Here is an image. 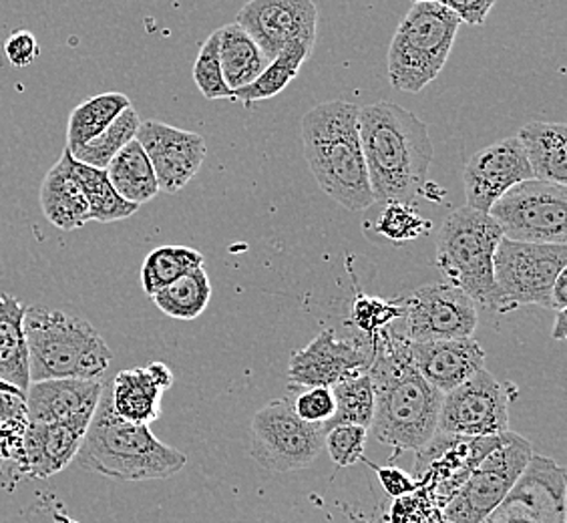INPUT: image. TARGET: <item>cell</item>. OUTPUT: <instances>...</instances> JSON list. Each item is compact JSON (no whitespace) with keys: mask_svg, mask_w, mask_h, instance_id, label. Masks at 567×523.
Here are the masks:
<instances>
[{"mask_svg":"<svg viewBox=\"0 0 567 523\" xmlns=\"http://www.w3.org/2000/svg\"><path fill=\"white\" fill-rule=\"evenodd\" d=\"M374 414L371 431L381 445L421 451L436 433L443 394L419 375L411 359L409 340L393 327L369 337Z\"/></svg>","mask_w":567,"mask_h":523,"instance_id":"obj_1","label":"cell"},{"mask_svg":"<svg viewBox=\"0 0 567 523\" xmlns=\"http://www.w3.org/2000/svg\"><path fill=\"white\" fill-rule=\"evenodd\" d=\"M359 133L374 206H415L435 157L425 121L393 101H379L360 107Z\"/></svg>","mask_w":567,"mask_h":523,"instance_id":"obj_2","label":"cell"},{"mask_svg":"<svg viewBox=\"0 0 567 523\" xmlns=\"http://www.w3.org/2000/svg\"><path fill=\"white\" fill-rule=\"evenodd\" d=\"M357 103L334 99L302 117L306 164L318 186L349 212L374 206L369 172L362 155Z\"/></svg>","mask_w":567,"mask_h":523,"instance_id":"obj_3","label":"cell"},{"mask_svg":"<svg viewBox=\"0 0 567 523\" xmlns=\"http://www.w3.org/2000/svg\"><path fill=\"white\" fill-rule=\"evenodd\" d=\"M73 461L79 468L111 480L152 481L174 478L186 468L187 455L159 441L150 425L121 419L111 407L110 387H103Z\"/></svg>","mask_w":567,"mask_h":523,"instance_id":"obj_4","label":"cell"},{"mask_svg":"<svg viewBox=\"0 0 567 523\" xmlns=\"http://www.w3.org/2000/svg\"><path fill=\"white\" fill-rule=\"evenodd\" d=\"M24 338L31 382L49 379H99L113 352L85 318L51 308H27Z\"/></svg>","mask_w":567,"mask_h":523,"instance_id":"obj_5","label":"cell"},{"mask_svg":"<svg viewBox=\"0 0 567 523\" xmlns=\"http://www.w3.org/2000/svg\"><path fill=\"white\" fill-rule=\"evenodd\" d=\"M502 238V229L489 214L463 206L441 224L436 240V268L445 280L461 288L475 306L495 312L499 293L493 278V256Z\"/></svg>","mask_w":567,"mask_h":523,"instance_id":"obj_6","label":"cell"},{"mask_svg":"<svg viewBox=\"0 0 567 523\" xmlns=\"http://www.w3.org/2000/svg\"><path fill=\"white\" fill-rule=\"evenodd\" d=\"M461 24L436 2H413L389 47L391 85L403 93H421L431 85L447 65Z\"/></svg>","mask_w":567,"mask_h":523,"instance_id":"obj_7","label":"cell"},{"mask_svg":"<svg viewBox=\"0 0 567 523\" xmlns=\"http://www.w3.org/2000/svg\"><path fill=\"white\" fill-rule=\"evenodd\" d=\"M567 268V244H527L502 238L493 256V278L499 293L497 315L522 306L551 308V286Z\"/></svg>","mask_w":567,"mask_h":523,"instance_id":"obj_8","label":"cell"},{"mask_svg":"<svg viewBox=\"0 0 567 523\" xmlns=\"http://www.w3.org/2000/svg\"><path fill=\"white\" fill-rule=\"evenodd\" d=\"M534 455V445L525 437L507 431L443 505L447 523L483 522L505 500Z\"/></svg>","mask_w":567,"mask_h":523,"instance_id":"obj_9","label":"cell"},{"mask_svg":"<svg viewBox=\"0 0 567 523\" xmlns=\"http://www.w3.org/2000/svg\"><path fill=\"white\" fill-rule=\"evenodd\" d=\"M322 448L324 431L302 421L288 399H274L251 417L250 458L270 473L310 468Z\"/></svg>","mask_w":567,"mask_h":523,"instance_id":"obj_10","label":"cell"},{"mask_svg":"<svg viewBox=\"0 0 567 523\" xmlns=\"http://www.w3.org/2000/svg\"><path fill=\"white\" fill-rule=\"evenodd\" d=\"M503 238L527 244H567V187L525 180L489 209Z\"/></svg>","mask_w":567,"mask_h":523,"instance_id":"obj_11","label":"cell"},{"mask_svg":"<svg viewBox=\"0 0 567 523\" xmlns=\"http://www.w3.org/2000/svg\"><path fill=\"white\" fill-rule=\"evenodd\" d=\"M396 302L403 308V337L411 342L471 338L480 322L475 302L447 280L423 284Z\"/></svg>","mask_w":567,"mask_h":523,"instance_id":"obj_12","label":"cell"},{"mask_svg":"<svg viewBox=\"0 0 567 523\" xmlns=\"http://www.w3.org/2000/svg\"><path fill=\"white\" fill-rule=\"evenodd\" d=\"M481 369L443 394L436 431L458 437H492L509 431V401L515 391Z\"/></svg>","mask_w":567,"mask_h":523,"instance_id":"obj_13","label":"cell"},{"mask_svg":"<svg viewBox=\"0 0 567 523\" xmlns=\"http://www.w3.org/2000/svg\"><path fill=\"white\" fill-rule=\"evenodd\" d=\"M566 469L534 455L519 480L481 523H567Z\"/></svg>","mask_w":567,"mask_h":523,"instance_id":"obj_14","label":"cell"},{"mask_svg":"<svg viewBox=\"0 0 567 523\" xmlns=\"http://www.w3.org/2000/svg\"><path fill=\"white\" fill-rule=\"evenodd\" d=\"M236 24L250 34L270 63L295 41L317 43L318 9L312 0H248Z\"/></svg>","mask_w":567,"mask_h":523,"instance_id":"obj_15","label":"cell"},{"mask_svg":"<svg viewBox=\"0 0 567 523\" xmlns=\"http://www.w3.org/2000/svg\"><path fill=\"white\" fill-rule=\"evenodd\" d=\"M371 367V342L369 337L360 340H342L332 328L318 335L305 349L290 355L288 379L295 389L334 387L337 382L369 371Z\"/></svg>","mask_w":567,"mask_h":523,"instance_id":"obj_16","label":"cell"},{"mask_svg":"<svg viewBox=\"0 0 567 523\" xmlns=\"http://www.w3.org/2000/svg\"><path fill=\"white\" fill-rule=\"evenodd\" d=\"M135 140L152 162L159 192L179 194L206 160V140L194 131L177 130L164 121H142Z\"/></svg>","mask_w":567,"mask_h":523,"instance_id":"obj_17","label":"cell"},{"mask_svg":"<svg viewBox=\"0 0 567 523\" xmlns=\"http://www.w3.org/2000/svg\"><path fill=\"white\" fill-rule=\"evenodd\" d=\"M525 180H534L522 143L513 137L483 147L465 165L463 184L467 206L489 214L493 204Z\"/></svg>","mask_w":567,"mask_h":523,"instance_id":"obj_18","label":"cell"},{"mask_svg":"<svg viewBox=\"0 0 567 523\" xmlns=\"http://www.w3.org/2000/svg\"><path fill=\"white\" fill-rule=\"evenodd\" d=\"M103 382L99 379H49L31 382L24 392L29 423H56L85 419L91 421L97 409Z\"/></svg>","mask_w":567,"mask_h":523,"instance_id":"obj_19","label":"cell"},{"mask_svg":"<svg viewBox=\"0 0 567 523\" xmlns=\"http://www.w3.org/2000/svg\"><path fill=\"white\" fill-rule=\"evenodd\" d=\"M409 350L419 375L441 394L485 369V350L473 337L433 342L409 340Z\"/></svg>","mask_w":567,"mask_h":523,"instance_id":"obj_20","label":"cell"},{"mask_svg":"<svg viewBox=\"0 0 567 523\" xmlns=\"http://www.w3.org/2000/svg\"><path fill=\"white\" fill-rule=\"evenodd\" d=\"M91 421L73 419L56 423H29L22 435V473L47 480L75 459Z\"/></svg>","mask_w":567,"mask_h":523,"instance_id":"obj_21","label":"cell"},{"mask_svg":"<svg viewBox=\"0 0 567 523\" xmlns=\"http://www.w3.org/2000/svg\"><path fill=\"white\" fill-rule=\"evenodd\" d=\"M41 209L44 218L63 232L83 228L91 219L89 204L73 170V155H61L41 186Z\"/></svg>","mask_w":567,"mask_h":523,"instance_id":"obj_22","label":"cell"},{"mask_svg":"<svg viewBox=\"0 0 567 523\" xmlns=\"http://www.w3.org/2000/svg\"><path fill=\"white\" fill-rule=\"evenodd\" d=\"M534 180L567 186V125L532 121L515 135Z\"/></svg>","mask_w":567,"mask_h":523,"instance_id":"obj_23","label":"cell"},{"mask_svg":"<svg viewBox=\"0 0 567 523\" xmlns=\"http://www.w3.org/2000/svg\"><path fill=\"white\" fill-rule=\"evenodd\" d=\"M24 315L27 306L19 298L0 293V379L22 392L31 384Z\"/></svg>","mask_w":567,"mask_h":523,"instance_id":"obj_24","label":"cell"},{"mask_svg":"<svg viewBox=\"0 0 567 523\" xmlns=\"http://www.w3.org/2000/svg\"><path fill=\"white\" fill-rule=\"evenodd\" d=\"M164 392L145 367L127 369L121 371L110 384L111 407L125 421L152 425L162 414Z\"/></svg>","mask_w":567,"mask_h":523,"instance_id":"obj_25","label":"cell"},{"mask_svg":"<svg viewBox=\"0 0 567 523\" xmlns=\"http://www.w3.org/2000/svg\"><path fill=\"white\" fill-rule=\"evenodd\" d=\"M111 186L123 199L132 202L135 206H142L152 202L153 197L159 194L157 177L153 172L152 162L147 153L143 152L137 140L127 143L121 150L110 165L105 167Z\"/></svg>","mask_w":567,"mask_h":523,"instance_id":"obj_26","label":"cell"},{"mask_svg":"<svg viewBox=\"0 0 567 523\" xmlns=\"http://www.w3.org/2000/svg\"><path fill=\"white\" fill-rule=\"evenodd\" d=\"M218 33L219 65L228 88L238 91L250 85L268 65L260 47L236 22L221 27Z\"/></svg>","mask_w":567,"mask_h":523,"instance_id":"obj_27","label":"cell"},{"mask_svg":"<svg viewBox=\"0 0 567 523\" xmlns=\"http://www.w3.org/2000/svg\"><path fill=\"white\" fill-rule=\"evenodd\" d=\"M312 51H315V44L305 43V41L288 44L282 53H278V57L266 65L256 81L234 91V101H240L248 107L256 101H266L280 95L284 89L298 76L302 65L312 55Z\"/></svg>","mask_w":567,"mask_h":523,"instance_id":"obj_28","label":"cell"},{"mask_svg":"<svg viewBox=\"0 0 567 523\" xmlns=\"http://www.w3.org/2000/svg\"><path fill=\"white\" fill-rule=\"evenodd\" d=\"M127 107H132V99L115 91L101 93L97 98L87 99L81 105H76L66 125V150L73 152L76 147L95 140Z\"/></svg>","mask_w":567,"mask_h":523,"instance_id":"obj_29","label":"cell"},{"mask_svg":"<svg viewBox=\"0 0 567 523\" xmlns=\"http://www.w3.org/2000/svg\"><path fill=\"white\" fill-rule=\"evenodd\" d=\"M155 306L165 317L177 320H194L202 317L212 300V280L204 266L184 274L175 283L165 286L157 295L152 296Z\"/></svg>","mask_w":567,"mask_h":523,"instance_id":"obj_30","label":"cell"},{"mask_svg":"<svg viewBox=\"0 0 567 523\" xmlns=\"http://www.w3.org/2000/svg\"><path fill=\"white\" fill-rule=\"evenodd\" d=\"M73 170H75L76 180L87 199L91 219L101 222V224H110V222L132 218L133 214L140 209V206L123 199L115 192L105 170L79 164L75 160H73Z\"/></svg>","mask_w":567,"mask_h":523,"instance_id":"obj_31","label":"cell"},{"mask_svg":"<svg viewBox=\"0 0 567 523\" xmlns=\"http://www.w3.org/2000/svg\"><path fill=\"white\" fill-rule=\"evenodd\" d=\"M334 397V414L320 427L324 433L337 425H360L371 429L374 414V389L369 371L352 375L330 387Z\"/></svg>","mask_w":567,"mask_h":523,"instance_id":"obj_32","label":"cell"},{"mask_svg":"<svg viewBox=\"0 0 567 523\" xmlns=\"http://www.w3.org/2000/svg\"><path fill=\"white\" fill-rule=\"evenodd\" d=\"M204 254L187 246H162L147 254L142 266V286L152 298L184 274L204 266Z\"/></svg>","mask_w":567,"mask_h":523,"instance_id":"obj_33","label":"cell"},{"mask_svg":"<svg viewBox=\"0 0 567 523\" xmlns=\"http://www.w3.org/2000/svg\"><path fill=\"white\" fill-rule=\"evenodd\" d=\"M142 125V120L137 115V111L132 107L121 113L117 120L111 123L107 130L103 131L101 135H97L95 140L76 147L71 153L73 160L79 164L91 165V167H97V170H105L110 165L111 160L117 155V153L127 145V143L135 140L137 130Z\"/></svg>","mask_w":567,"mask_h":523,"instance_id":"obj_34","label":"cell"},{"mask_svg":"<svg viewBox=\"0 0 567 523\" xmlns=\"http://www.w3.org/2000/svg\"><path fill=\"white\" fill-rule=\"evenodd\" d=\"M381 206V214L374 219V234L391 244L416 240L433 229V224L423 218L413 204L386 202Z\"/></svg>","mask_w":567,"mask_h":523,"instance_id":"obj_35","label":"cell"},{"mask_svg":"<svg viewBox=\"0 0 567 523\" xmlns=\"http://www.w3.org/2000/svg\"><path fill=\"white\" fill-rule=\"evenodd\" d=\"M194 81L204 98L209 101L216 99H234V91L228 88L221 65H219V33L214 31L202 44L194 65Z\"/></svg>","mask_w":567,"mask_h":523,"instance_id":"obj_36","label":"cell"},{"mask_svg":"<svg viewBox=\"0 0 567 523\" xmlns=\"http://www.w3.org/2000/svg\"><path fill=\"white\" fill-rule=\"evenodd\" d=\"M350 318L364 337H372L384 328L393 327L394 320L403 318V308L396 300H384L381 296L359 295L350 308Z\"/></svg>","mask_w":567,"mask_h":523,"instance_id":"obj_37","label":"cell"},{"mask_svg":"<svg viewBox=\"0 0 567 523\" xmlns=\"http://www.w3.org/2000/svg\"><path fill=\"white\" fill-rule=\"evenodd\" d=\"M369 429L360 425H337L324 433V445L334 465L350 468L364 459Z\"/></svg>","mask_w":567,"mask_h":523,"instance_id":"obj_38","label":"cell"},{"mask_svg":"<svg viewBox=\"0 0 567 523\" xmlns=\"http://www.w3.org/2000/svg\"><path fill=\"white\" fill-rule=\"evenodd\" d=\"M292 407L302 421L322 427L334 414V397L328 387H312L300 392Z\"/></svg>","mask_w":567,"mask_h":523,"instance_id":"obj_39","label":"cell"},{"mask_svg":"<svg viewBox=\"0 0 567 523\" xmlns=\"http://www.w3.org/2000/svg\"><path fill=\"white\" fill-rule=\"evenodd\" d=\"M411 2H436L457 17L458 21L481 27L487 21L497 0H411Z\"/></svg>","mask_w":567,"mask_h":523,"instance_id":"obj_40","label":"cell"},{"mask_svg":"<svg viewBox=\"0 0 567 523\" xmlns=\"http://www.w3.org/2000/svg\"><path fill=\"white\" fill-rule=\"evenodd\" d=\"M41 53L37 37L29 31H19L12 33L7 43H4V55L14 66H29L37 61Z\"/></svg>","mask_w":567,"mask_h":523,"instance_id":"obj_41","label":"cell"},{"mask_svg":"<svg viewBox=\"0 0 567 523\" xmlns=\"http://www.w3.org/2000/svg\"><path fill=\"white\" fill-rule=\"evenodd\" d=\"M377 473H379V480H381L384 491L393 498H401V495L415 491V481L411 480L401 469L377 468Z\"/></svg>","mask_w":567,"mask_h":523,"instance_id":"obj_42","label":"cell"},{"mask_svg":"<svg viewBox=\"0 0 567 523\" xmlns=\"http://www.w3.org/2000/svg\"><path fill=\"white\" fill-rule=\"evenodd\" d=\"M9 419H27L24 399L0 392V421H9Z\"/></svg>","mask_w":567,"mask_h":523,"instance_id":"obj_43","label":"cell"},{"mask_svg":"<svg viewBox=\"0 0 567 523\" xmlns=\"http://www.w3.org/2000/svg\"><path fill=\"white\" fill-rule=\"evenodd\" d=\"M145 369H147V372L152 375L153 381L157 382V387H159V389L167 391V389L174 384V372H172V369H169L165 362L153 360V362H150Z\"/></svg>","mask_w":567,"mask_h":523,"instance_id":"obj_44","label":"cell"},{"mask_svg":"<svg viewBox=\"0 0 567 523\" xmlns=\"http://www.w3.org/2000/svg\"><path fill=\"white\" fill-rule=\"evenodd\" d=\"M567 268L564 273L559 274L556 278V283L551 286V310H566L567 308Z\"/></svg>","mask_w":567,"mask_h":523,"instance_id":"obj_45","label":"cell"},{"mask_svg":"<svg viewBox=\"0 0 567 523\" xmlns=\"http://www.w3.org/2000/svg\"><path fill=\"white\" fill-rule=\"evenodd\" d=\"M566 310H557L554 327H551V338L564 342L567 338Z\"/></svg>","mask_w":567,"mask_h":523,"instance_id":"obj_46","label":"cell"},{"mask_svg":"<svg viewBox=\"0 0 567 523\" xmlns=\"http://www.w3.org/2000/svg\"><path fill=\"white\" fill-rule=\"evenodd\" d=\"M0 392H7V394H14V397H21V399H24V392H22L21 389H17L14 384L2 381V379H0Z\"/></svg>","mask_w":567,"mask_h":523,"instance_id":"obj_47","label":"cell"},{"mask_svg":"<svg viewBox=\"0 0 567 523\" xmlns=\"http://www.w3.org/2000/svg\"><path fill=\"white\" fill-rule=\"evenodd\" d=\"M0 475H2V459H0Z\"/></svg>","mask_w":567,"mask_h":523,"instance_id":"obj_48","label":"cell"}]
</instances>
